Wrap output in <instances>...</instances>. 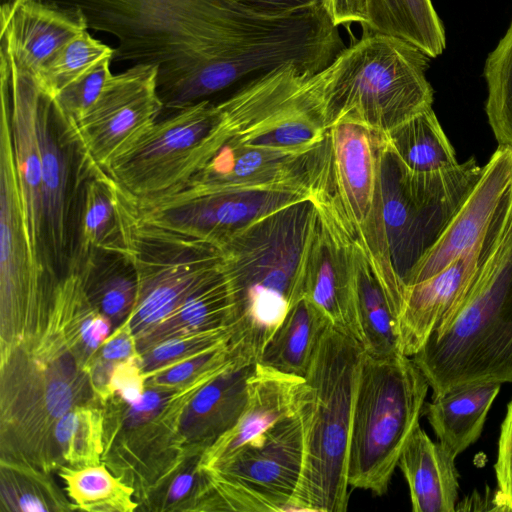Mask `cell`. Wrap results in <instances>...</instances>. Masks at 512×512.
I'll return each mask as SVG.
<instances>
[{
    "label": "cell",
    "instance_id": "1",
    "mask_svg": "<svg viewBox=\"0 0 512 512\" xmlns=\"http://www.w3.org/2000/svg\"><path fill=\"white\" fill-rule=\"evenodd\" d=\"M80 9L88 28L117 39L113 61L157 67V92L175 111L207 100L250 34L236 0H52Z\"/></svg>",
    "mask_w": 512,
    "mask_h": 512
},
{
    "label": "cell",
    "instance_id": "2",
    "mask_svg": "<svg viewBox=\"0 0 512 512\" xmlns=\"http://www.w3.org/2000/svg\"><path fill=\"white\" fill-rule=\"evenodd\" d=\"M316 223L315 199H307L249 223L219 247L231 296L228 347L236 358L257 362L303 296Z\"/></svg>",
    "mask_w": 512,
    "mask_h": 512
},
{
    "label": "cell",
    "instance_id": "3",
    "mask_svg": "<svg viewBox=\"0 0 512 512\" xmlns=\"http://www.w3.org/2000/svg\"><path fill=\"white\" fill-rule=\"evenodd\" d=\"M433 398L486 383H512V204L494 217L473 283L412 357Z\"/></svg>",
    "mask_w": 512,
    "mask_h": 512
},
{
    "label": "cell",
    "instance_id": "4",
    "mask_svg": "<svg viewBox=\"0 0 512 512\" xmlns=\"http://www.w3.org/2000/svg\"><path fill=\"white\" fill-rule=\"evenodd\" d=\"M363 356L361 343L332 324L314 350L299 411L303 465L291 511L347 510L348 455Z\"/></svg>",
    "mask_w": 512,
    "mask_h": 512
},
{
    "label": "cell",
    "instance_id": "5",
    "mask_svg": "<svg viewBox=\"0 0 512 512\" xmlns=\"http://www.w3.org/2000/svg\"><path fill=\"white\" fill-rule=\"evenodd\" d=\"M429 60L403 39L364 32L317 73L328 127L350 121L384 135L432 108Z\"/></svg>",
    "mask_w": 512,
    "mask_h": 512
},
{
    "label": "cell",
    "instance_id": "6",
    "mask_svg": "<svg viewBox=\"0 0 512 512\" xmlns=\"http://www.w3.org/2000/svg\"><path fill=\"white\" fill-rule=\"evenodd\" d=\"M1 460L44 472L59 466L54 429L95 398L89 371L69 351L34 341L1 357Z\"/></svg>",
    "mask_w": 512,
    "mask_h": 512
},
{
    "label": "cell",
    "instance_id": "7",
    "mask_svg": "<svg viewBox=\"0 0 512 512\" xmlns=\"http://www.w3.org/2000/svg\"><path fill=\"white\" fill-rule=\"evenodd\" d=\"M429 388L411 357L364 352L353 409L349 486L379 496L387 492L401 452L420 425Z\"/></svg>",
    "mask_w": 512,
    "mask_h": 512
},
{
    "label": "cell",
    "instance_id": "8",
    "mask_svg": "<svg viewBox=\"0 0 512 512\" xmlns=\"http://www.w3.org/2000/svg\"><path fill=\"white\" fill-rule=\"evenodd\" d=\"M120 249L132 264L138 291L126 320L134 338L174 312L222 264L220 250L145 221L135 198L115 182Z\"/></svg>",
    "mask_w": 512,
    "mask_h": 512
},
{
    "label": "cell",
    "instance_id": "9",
    "mask_svg": "<svg viewBox=\"0 0 512 512\" xmlns=\"http://www.w3.org/2000/svg\"><path fill=\"white\" fill-rule=\"evenodd\" d=\"M0 100V314L4 356L39 334L58 279L50 276L30 247L8 104L4 98Z\"/></svg>",
    "mask_w": 512,
    "mask_h": 512
},
{
    "label": "cell",
    "instance_id": "10",
    "mask_svg": "<svg viewBox=\"0 0 512 512\" xmlns=\"http://www.w3.org/2000/svg\"><path fill=\"white\" fill-rule=\"evenodd\" d=\"M329 138L333 187L340 208L398 320L406 286L395 268L385 223L382 134L339 121L330 126Z\"/></svg>",
    "mask_w": 512,
    "mask_h": 512
},
{
    "label": "cell",
    "instance_id": "11",
    "mask_svg": "<svg viewBox=\"0 0 512 512\" xmlns=\"http://www.w3.org/2000/svg\"><path fill=\"white\" fill-rule=\"evenodd\" d=\"M333 172L286 181L222 188L182 187L135 201L150 224L219 247L249 223L333 188Z\"/></svg>",
    "mask_w": 512,
    "mask_h": 512
},
{
    "label": "cell",
    "instance_id": "12",
    "mask_svg": "<svg viewBox=\"0 0 512 512\" xmlns=\"http://www.w3.org/2000/svg\"><path fill=\"white\" fill-rule=\"evenodd\" d=\"M220 111L203 100L153 123L105 171L139 200L185 186L220 146Z\"/></svg>",
    "mask_w": 512,
    "mask_h": 512
},
{
    "label": "cell",
    "instance_id": "13",
    "mask_svg": "<svg viewBox=\"0 0 512 512\" xmlns=\"http://www.w3.org/2000/svg\"><path fill=\"white\" fill-rule=\"evenodd\" d=\"M302 465L303 426L298 412L205 470L210 482L205 510L291 511Z\"/></svg>",
    "mask_w": 512,
    "mask_h": 512
},
{
    "label": "cell",
    "instance_id": "14",
    "mask_svg": "<svg viewBox=\"0 0 512 512\" xmlns=\"http://www.w3.org/2000/svg\"><path fill=\"white\" fill-rule=\"evenodd\" d=\"M164 109L157 92V67L135 64L113 75L88 112L68 123L84 157L105 170Z\"/></svg>",
    "mask_w": 512,
    "mask_h": 512
},
{
    "label": "cell",
    "instance_id": "15",
    "mask_svg": "<svg viewBox=\"0 0 512 512\" xmlns=\"http://www.w3.org/2000/svg\"><path fill=\"white\" fill-rule=\"evenodd\" d=\"M39 129L42 152V203L46 262L59 278L71 259L75 231V197L79 193L84 156L55 99L44 88Z\"/></svg>",
    "mask_w": 512,
    "mask_h": 512
},
{
    "label": "cell",
    "instance_id": "16",
    "mask_svg": "<svg viewBox=\"0 0 512 512\" xmlns=\"http://www.w3.org/2000/svg\"><path fill=\"white\" fill-rule=\"evenodd\" d=\"M43 87L0 35V95L8 104L14 158L30 247L50 274L45 255L42 152L39 129Z\"/></svg>",
    "mask_w": 512,
    "mask_h": 512
},
{
    "label": "cell",
    "instance_id": "17",
    "mask_svg": "<svg viewBox=\"0 0 512 512\" xmlns=\"http://www.w3.org/2000/svg\"><path fill=\"white\" fill-rule=\"evenodd\" d=\"M317 223L306 263L303 297L336 328L361 343L356 307V240L334 187L315 198Z\"/></svg>",
    "mask_w": 512,
    "mask_h": 512
},
{
    "label": "cell",
    "instance_id": "18",
    "mask_svg": "<svg viewBox=\"0 0 512 512\" xmlns=\"http://www.w3.org/2000/svg\"><path fill=\"white\" fill-rule=\"evenodd\" d=\"M511 187L512 149L498 146L458 211L406 275V287L432 277L476 246Z\"/></svg>",
    "mask_w": 512,
    "mask_h": 512
},
{
    "label": "cell",
    "instance_id": "19",
    "mask_svg": "<svg viewBox=\"0 0 512 512\" xmlns=\"http://www.w3.org/2000/svg\"><path fill=\"white\" fill-rule=\"evenodd\" d=\"M490 227V226H489ZM489 228L472 249L432 277L407 286L398 318L401 351L412 357L459 306L470 289L488 242Z\"/></svg>",
    "mask_w": 512,
    "mask_h": 512
},
{
    "label": "cell",
    "instance_id": "20",
    "mask_svg": "<svg viewBox=\"0 0 512 512\" xmlns=\"http://www.w3.org/2000/svg\"><path fill=\"white\" fill-rule=\"evenodd\" d=\"M307 389L305 378L256 363L241 416L229 431L201 454L200 467L204 470L216 467L282 419L298 413Z\"/></svg>",
    "mask_w": 512,
    "mask_h": 512
},
{
    "label": "cell",
    "instance_id": "21",
    "mask_svg": "<svg viewBox=\"0 0 512 512\" xmlns=\"http://www.w3.org/2000/svg\"><path fill=\"white\" fill-rule=\"evenodd\" d=\"M114 325L90 302L81 270L71 260L56 281L45 324L37 336L71 352L89 371Z\"/></svg>",
    "mask_w": 512,
    "mask_h": 512
},
{
    "label": "cell",
    "instance_id": "22",
    "mask_svg": "<svg viewBox=\"0 0 512 512\" xmlns=\"http://www.w3.org/2000/svg\"><path fill=\"white\" fill-rule=\"evenodd\" d=\"M256 362L236 358L202 386L188 403L179 428V442L189 452L203 453L229 431L241 416Z\"/></svg>",
    "mask_w": 512,
    "mask_h": 512
},
{
    "label": "cell",
    "instance_id": "23",
    "mask_svg": "<svg viewBox=\"0 0 512 512\" xmlns=\"http://www.w3.org/2000/svg\"><path fill=\"white\" fill-rule=\"evenodd\" d=\"M80 9L52 0H23L8 16H0V35L35 75L69 41L87 31Z\"/></svg>",
    "mask_w": 512,
    "mask_h": 512
},
{
    "label": "cell",
    "instance_id": "24",
    "mask_svg": "<svg viewBox=\"0 0 512 512\" xmlns=\"http://www.w3.org/2000/svg\"><path fill=\"white\" fill-rule=\"evenodd\" d=\"M384 216L395 268L404 281L447 223L419 206L402 187L395 163L384 147L382 163ZM406 286V285H405Z\"/></svg>",
    "mask_w": 512,
    "mask_h": 512
},
{
    "label": "cell",
    "instance_id": "25",
    "mask_svg": "<svg viewBox=\"0 0 512 512\" xmlns=\"http://www.w3.org/2000/svg\"><path fill=\"white\" fill-rule=\"evenodd\" d=\"M455 459L418 425L406 442L398 466L414 512H454L459 475Z\"/></svg>",
    "mask_w": 512,
    "mask_h": 512
},
{
    "label": "cell",
    "instance_id": "26",
    "mask_svg": "<svg viewBox=\"0 0 512 512\" xmlns=\"http://www.w3.org/2000/svg\"><path fill=\"white\" fill-rule=\"evenodd\" d=\"M500 387L496 383L466 386L425 403L423 414L437 442L454 458L480 437Z\"/></svg>",
    "mask_w": 512,
    "mask_h": 512
},
{
    "label": "cell",
    "instance_id": "27",
    "mask_svg": "<svg viewBox=\"0 0 512 512\" xmlns=\"http://www.w3.org/2000/svg\"><path fill=\"white\" fill-rule=\"evenodd\" d=\"M231 296L221 267L174 312L135 338L138 354L172 337L211 330H228Z\"/></svg>",
    "mask_w": 512,
    "mask_h": 512
},
{
    "label": "cell",
    "instance_id": "28",
    "mask_svg": "<svg viewBox=\"0 0 512 512\" xmlns=\"http://www.w3.org/2000/svg\"><path fill=\"white\" fill-rule=\"evenodd\" d=\"M85 158V157H84ZM79 212L71 259L81 260L98 249L117 252L120 231L115 198V181L102 168L85 158ZM83 180V176H82Z\"/></svg>",
    "mask_w": 512,
    "mask_h": 512
},
{
    "label": "cell",
    "instance_id": "29",
    "mask_svg": "<svg viewBox=\"0 0 512 512\" xmlns=\"http://www.w3.org/2000/svg\"><path fill=\"white\" fill-rule=\"evenodd\" d=\"M331 324L324 312L302 296L289 309L256 363L305 378L314 350Z\"/></svg>",
    "mask_w": 512,
    "mask_h": 512
},
{
    "label": "cell",
    "instance_id": "30",
    "mask_svg": "<svg viewBox=\"0 0 512 512\" xmlns=\"http://www.w3.org/2000/svg\"><path fill=\"white\" fill-rule=\"evenodd\" d=\"M364 32L403 39L428 57L446 48L445 30L431 0H365Z\"/></svg>",
    "mask_w": 512,
    "mask_h": 512
},
{
    "label": "cell",
    "instance_id": "31",
    "mask_svg": "<svg viewBox=\"0 0 512 512\" xmlns=\"http://www.w3.org/2000/svg\"><path fill=\"white\" fill-rule=\"evenodd\" d=\"M75 261L92 305L111 320L114 329L130 316L137 297L134 268L121 252L98 249Z\"/></svg>",
    "mask_w": 512,
    "mask_h": 512
},
{
    "label": "cell",
    "instance_id": "32",
    "mask_svg": "<svg viewBox=\"0 0 512 512\" xmlns=\"http://www.w3.org/2000/svg\"><path fill=\"white\" fill-rule=\"evenodd\" d=\"M385 150L401 172L422 173L458 163L433 108L382 135Z\"/></svg>",
    "mask_w": 512,
    "mask_h": 512
},
{
    "label": "cell",
    "instance_id": "33",
    "mask_svg": "<svg viewBox=\"0 0 512 512\" xmlns=\"http://www.w3.org/2000/svg\"><path fill=\"white\" fill-rule=\"evenodd\" d=\"M356 307L364 352L379 357L402 353L397 317L357 242Z\"/></svg>",
    "mask_w": 512,
    "mask_h": 512
},
{
    "label": "cell",
    "instance_id": "34",
    "mask_svg": "<svg viewBox=\"0 0 512 512\" xmlns=\"http://www.w3.org/2000/svg\"><path fill=\"white\" fill-rule=\"evenodd\" d=\"M59 476L74 509L86 511H133L134 489L105 465L61 466Z\"/></svg>",
    "mask_w": 512,
    "mask_h": 512
},
{
    "label": "cell",
    "instance_id": "35",
    "mask_svg": "<svg viewBox=\"0 0 512 512\" xmlns=\"http://www.w3.org/2000/svg\"><path fill=\"white\" fill-rule=\"evenodd\" d=\"M53 437L58 460L66 464L63 466L100 464L104 452L103 409L90 403L74 407L59 419Z\"/></svg>",
    "mask_w": 512,
    "mask_h": 512
},
{
    "label": "cell",
    "instance_id": "36",
    "mask_svg": "<svg viewBox=\"0 0 512 512\" xmlns=\"http://www.w3.org/2000/svg\"><path fill=\"white\" fill-rule=\"evenodd\" d=\"M48 472L1 460L2 511L43 512L74 509L48 478Z\"/></svg>",
    "mask_w": 512,
    "mask_h": 512
},
{
    "label": "cell",
    "instance_id": "37",
    "mask_svg": "<svg viewBox=\"0 0 512 512\" xmlns=\"http://www.w3.org/2000/svg\"><path fill=\"white\" fill-rule=\"evenodd\" d=\"M484 77L485 112L498 146L512 149V21L504 37L489 54Z\"/></svg>",
    "mask_w": 512,
    "mask_h": 512
},
{
    "label": "cell",
    "instance_id": "38",
    "mask_svg": "<svg viewBox=\"0 0 512 512\" xmlns=\"http://www.w3.org/2000/svg\"><path fill=\"white\" fill-rule=\"evenodd\" d=\"M202 453H190L145 495L153 510H204L210 491L207 472L200 467Z\"/></svg>",
    "mask_w": 512,
    "mask_h": 512
},
{
    "label": "cell",
    "instance_id": "39",
    "mask_svg": "<svg viewBox=\"0 0 512 512\" xmlns=\"http://www.w3.org/2000/svg\"><path fill=\"white\" fill-rule=\"evenodd\" d=\"M115 48L87 31L64 45L36 75L42 87L55 96L60 90L104 58H113Z\"/></svg>",
    "mask_w": 512,
    "mask_h": 512
},
{
    "label": "cell",
    "instance_id": "40",
    "mask_svg": "<svg viewBox=\"0 0 512 512\" xmlns=\"http://www.w3.org/2000/svg\"><path fill=\"white\" fill-rule=\"evenodd\" d=\"M228 340L229 332L226 329L169 338L139 354L142 370L147 376L177 362L227 344Z\"/></svg>",
    "mask_w": 512,
    "mask_h": 512
},
{
    "label": "cell",
    "instance_id": "41",
    "mask_svg": "<svg viewBox=\"0 0 512 512\" xmlns=\"http://www.w3.org/2000/svg\"><path fill=\"white\" fill-rule=\"evenodd\" d=\"M107 57L73 80L55 96V102L68 123L80 120L96 102L106 82L112 76Z\"/></svg>",
    "mask_w": 512,
    "mask_h": 512
},
{
    "label": "cell",
    "instance_id": "42",
    "mask_svg": "<svg viewBox=\"0 0 512 512\" xmlns=\"http://www.w3.org/2000/svg\"><path fill=\"white\" fill-rule=\"evenodd\" d=\"M234 359L236 357L227 343L145 376L146 387L186 385L205 374L225 368Z\"/></svg>",
    "mask_w": 512,
    "mask_h": 512
},
{
    "label": "cell",
    "instance_id": "43",
    "mask_svg": "<svg viewBox=\"0 0 512 512\" xmlns=\"http://www.w3.org/2000/svg\"><path fill=\"white\" fill-rule=\"evenodd\" d=\"M146 390V378L142 370L140 355L115 363L104 403L109 398H116L127 404L138 402Z\"/></svg>",
    "mask_w": 512,
    "mask_h": 512
},
{
    "label": "cell",
    "instance_id": "44",
    "mask_svg": "<svg viewBox=\"0 0 512 512\" xmlns=\"http://www.w3.org/2000/svg\"><path fill=\"white\" fill-rule=\"evenodd\" d=\"M495 473L498 489L494 502L498 509L512 511V399L500 429Z\"/></svg>",
    "mask_w": 512,
    "mask_h": 512
},
{
    "label": "cell",
    "instance_id": "45",
    "mask_svg": "<svg viewBox=\"0 0 512 512\" xmlns=\"http://www.w3.org/2000/svg\"><path fill=\"white\" fill-rule=\"evenodd\" d=\"M138 353L135 338L125 321L114 329L100 347L96 359L115 364Z\"/></svg>",
    "mask_w": 512,
    "mask_h": 512
},
{
    "label": "cell",
    "instance_id": "46",
    "mask_svg": "<svg viewBox=\"0 0 512 512\" xmlns=\"http://www.w3.org/2000/svg\"><path fill=\"white\" fill-rule=\"evenodd\" d=\"M322 5L338 27L353 22L363 25L366 21L365 0H322Z\"/></svg>",
    "mask_w": 512,
    "mask_h": 512
},
{
    "label": "cell",
    "instance_id": "47",
    "mask_svg": "<svg viewBox=\"0 0 512 512\" xmlns=\"http://www.w3.org/2000/svg\"><path fill=\"white\" fill-rule=\"evenodd\" d=\"M246 8L265 15H284L314 7L322 0H236Z\"/></svg>",
    "mask_w": 512,
    "mask_h": 512
},
{
    "label": "cell",
    "instance_id": "48",
    "mask_svg": "<svg viewBox=\"0 0 512 512\" xmlns=\"http://www.w3.org/2000/svg\"><path fill=\"white\" fill-rule=\"evenodd\" d=\"M23 0H1L0 16H8Z\"/></svg>",
    "mask_w": 512,
    "mask_h": 512
}]
</instances>
